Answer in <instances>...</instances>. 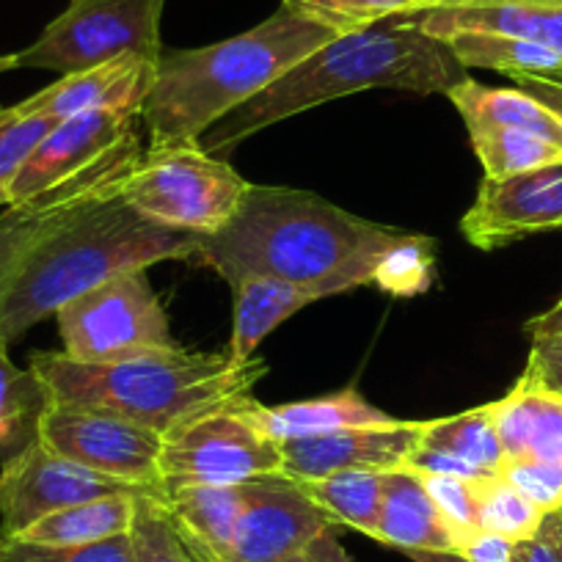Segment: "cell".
Returning a JSON list of instances; mask_svg holds the SVG:
<instances>
[{"instance_id":"1","label":"cell","mask_w":562,"mask_h":562,"mask_svg":"<svg viewBox=\"0 0 562 562\" xmlns=\"http://www.w3.org/2000/svg\"><path fill=\"white\" fill-rule=\"evenodd\" d=\"M191 262L235 284L273 276L321 299L375 284L411 299L430 288L436 246L428 235L372 224L295 188L251 186L235 218L202 235Z\"/></svg>"},{"instance_id":"2","label":"cell","mask_w":562,"mask_h":562,"mask_svg":"<svg viewBox=\"0 0 562 562\" xmlns=\"http://www.w3.org/2000/svg\"><path fill=\"white\" fill-rule=\"evenodd\" d=\"M467 78L469 69H463L452 47L422 31L416 14H405L364 31L334 36L328 45L270 83L262 94L226 113L199 138V144L224 160L259 130L339 97L372 89L447 94Z\"/></svg>"},{"instance_id":"3","label":"cell","mask_w":562,"mask_h":562,"mask_svg":"<svg viewBox=\"0 0 562 562\" xmlns=\"http://www.w3.org/2000/svg\"><path fill=\"white\" fill-rule=\"evenodd\" d=\"M334 36V31L279 9L232 40L193 50H164L140 108V122L149 133L147 149L199 140L226 113L262 94Z\"/></svg>"},{"instance_id":"4","label":"cell","mask_w":562,"mask_h":562,"mask_svg":"<svg viewBox=\"0 0 562 562\" xmlns=\"http://www.w3.org/2000/svg\"><path fill=\"white\" fill-rule=\"evenodd\" d=\"M202 235L149 221L122 191L100 199L47 237L0 299V348H9L67 301L130 270L191 259Z\"/></svg>"},{"instance_id":"5","label":"cell","mask_w":562,"mask_h":562,"mask_svg":"<svg viewBox=\"0 0 562 562\" xmlns=\"http://www.w3.org/2000/svg\"><path fill=\"white\" fill-rule=\"evenodd\" d=\"M29 370L40 381L45 403L108 411L166 439L186 422L246 397L268 364L262 359L235 364L226 353L171 348L113 364L36 353Z\"/></svg>"},{"instance_id":"6","label":"cell","mask_w":562,"mask_h":562,"mask_svg":"<svg viewBox=\"0 0 562 562\" xmlns=\"http://www.w3.org/2000/svg\"><path fill=\"white\" fill-rule=\"evenodd\" d=\"M251 182L243 180L226 160L193 144L144 149L122 182V199L149 221L171 229L215 235L224 229Z\"/></svg>"},{"instance_id":"7","label":"cell","mask_w":562,"mask_h":562,"mask_svg":"<svg viewBox=\"0 0 562 562\" xmlns=\"http://www.w3.org/2000/svg\"><path fill=\"white\" fill-rule=\"evenodd\" d=\"M61 353L86 364H113L180 348L147 270L113 276L56 312Z\"/></svg>"},{"instance_id":"8","label":"cell","mask_w":562,"mask_h":562,"mask_svg":"<svg viewBox=\"0 0 562 562\" xmlns=\"http://www.w3.org/2000/svg\"><path fill=\"white\" fill-rule=\"evenodd\" d=\"M166 0H72L34 45L18 53V69H50L69 75L138 53L153 61L160 47V18Z\"/></svg>"},{"instance_id":"9","label":"cell","mask_w":562,"mask_h":562,"mask_svg":"<svg viewBox=\"0 0 562 562\" xmlns=\"http://www.w3.org/2000/svg\"><path fill=\"white\" fill-rule=\"evenodd\" d=\"M243 397L186 422L164 439V494L182 485H246L284 477L281 447L246 416Z\"/></svg>"},{"instance_id":"10","label":"cell","mask_w":562,"mask_h":562,"mask_svg":"<svg viewBox=\"0 0 562 562\" xmlns=\"http://www.w3.org/2000/svg\"><path fill=\"white\" fill-rule=\"evenodd\" d=\"M36 439L58 456L140 491L164 494L160 452L164 436L116 414L80 405L45 403Z\"/></svg>"},{"instance_id":"11","label":"cell","mask_w":562,"mask_h":562,"mask_svg":"<svg viewBox=\"0 0 562 562\" xmlns=\"http://www.w3.org/2000/svg\"><path fill=\"white\" fill-rule=\"evenodd\" d=\"M140 153H144L140 135H133L108 158L75 175L72 180L18 207H7V213L0 215V299L9 293L31 254L47 237L56 235L83 207L122 191L124 177L140 158Z\"/></svg>"},{"instance_id":"12","label":"cell","mask_w":562,"mask_h":562,"mask_svg":"<svg viewBox=\"0 0 562 562\" xmlns=\"http://www.w3.org/2000/svg\"><path fill=\"white\" fill-rule=\"evenodd\" d=\"M113 494L144 491L91 472L53 452L40 439H31L23 450L3 458L0 467V535L14 538L50 513Z\"/></svg>"},{"instance_id":"13","label":"cell","mask_w":562,"mask_h":562,"mask_svg":"<svg viewBox=\"0 0 562 562\" xmlns=\"http://www.w3.org/2000/svg\"><path fill=\"white\" fill-rule=\"evenodd\" d=\"M334 527L337 521L290 477L246 483L226 562H288Z\"/></svg>"},{"instance_id":"14","label":"cell","mask_w":562,"mask_h":562,"mask_svg":"<svg viewBox=\"0 0 562 562\" xmlns=\"http://www.w3.org/2000/svg\"><path fill=\"white\" fill-rule=\"evenodd\" d=\"M138 119L140 111L102 108V111L75 113L53 124L14 177L9 188V207L31 202L100 164L113 149L122 147L124 140L138 135L135 130Z\"/></svg>"},{"instance_id":"15","label":"cell","mask_w":562,"mask_h":562,"mask_svg":"<svg viewBox=\"0 0 562 562\" xmlns=\"http://www.w3.org/2000/svg\"><path fill=\"white\" fill-rule=\"evenodd\" d=\"M562 229V160L477 188L461 232L474 248L494 251L540 232Z\"/></svg>"},{"instance_id":"16","label":"cell","mask_w":562,"mask_h":562,"mask_svg":"<svg viewBox=\"0 0 562 562\" xmlns=\"http://www.w3.org/2000/svg\"><path fill=\"white\" fill-rule=\"evenodd\" d=\"M422 428L425 422L392 419L386 425L284 441L279 445L284 477L301 483V480H321L328 474L348 472V469H372V472L405 469L411 452L419 445Z\"/></svg>"},{"instance_id":"17","label":"cell","mask_w":562,"mask_h":562,"mask_svg":"<svg viewBox=\"0 0 562 562\" xmlns=\"http://www.w3.org/2000/svg\"><path fill=\"white\" fill-rule=\"evenodd\" d=\"M505 450L494 422V403L463 411L456 416L428 419L419 445L405 469L416 474H450V477L483 480L502 474Z\"/></svg>"},{"instance_id":"18","label":"cell","mask_w":562,"mask_h":562,"mask_svg":"<svg viewBox=\"0 0 562 562\" xmlns=\"http://www.w3.org/2000/svg\"><path fill=\"white\" fill-rule=\"evenodd\" d=\"M155 64L158 61L138 53H122L97 67L61 75V80L36 91L20 105L31 113H45L56 122L83 111H102V108L140 111L153 86Z\"/></svg>"},{"instance_id":"19","label":"cell","mask_w":562,"mask_h":562,"mask_svg":"<svg viewBox=\"0 0 562 562\" xmlns=\"http://www.w3.org/2000/svg\"><path fill=\"white\" fill-rule=\"evenodd\" d=\"M416 23L445 42L456 34H494L562 56V0H463L416 14Z\"/></svg>"},{"instance_id":"20","label":"cell","mask_w":562,"mask_h":562,"mask_svg":"<svg viewBox=\"0 0 562 562\" xmlns=\"http://www.w3.org/2000/svg\"><path fill=\"white\" fill-rule=\"evenodd\" d=\"M378 543L405 551L416 562L434 557H461V543L436 502L430 499L425 480L408 469H394L383 474L381 521Z\"/></svg>"},{"instance_id":"21","label":"cell","mask_w":562,"mask_h":562,"mask_svg":"<svg viewBox=\"0 0 562 562\" xmlns=\"http://www.w3.org/2000/svg\"><path fill=\"white\" fill-rule=\"evenodd\" d=\"M243 411L248 419L262 430L268 439L276 445L295 439H312V436L337 434V430L348 428H370V425H386L394 416L386 411L375 408L367 403L353 386L342 389L337 394L315 400H301V403H284V405H262L246 394L240 400Z\"/></svg>"},{"instance_id":"22","label":"cell","mask_w":562,"mask_h":562,"mask_svg":"<svg viewBox=\"0 0 562 562\" xmlns=\"http://www.w3.org/2000/svg\"><path fill=\"white\" fill-rule=\"evenodd\" d=\"M505 461H535L562 469V397L518 378L494 403Z\"/></svg>"},{"instance_id":"23","label":"cell","mask_w":562,"mask_h":562,"mask_svg":"<svg viewBox=\"0 0 562 562\" xmlns=\"http://www.w3.org/2000/svg\"><path fill=\"white\" fill-rule=\"evenodd\" d=\"M196 562H226L246 485H182L164 494Z\"/></svg>"},{"instance_id":"24","label":"cell","mask_w":562,"mask_h":562,"mask_svg":"<svg viewBox=\"0 0 562 562\" xmlns=\"http://www.w3.org/2000/svg\"><path fill=\"white\" fill-rule=\"evenodd\" d=\"M232 290H235V317H232V339L226 356L235 364L257 359L254 353L273 328L317 301V295L310 290L273 279V276H243L232 284Z\"/></svg>"},{"instance_id":"25","label":"cell","mask_w":562,"mask_h":562,"mask_svg":"<svg viewBox=\"0 0 562 562\" xmlns=\"http://www.w3.org/2000/svg\"><path fill=\"white\" fill-rule=\"evenodd\" d=\"M452 105L461 113L467 130L472 127H510L540 135L562 147V124L521 89H491L467 78L447 91Z\"/></svg>"},{"instance_id":"26","label":"cell","mask_w":562,"mask_h":562,"mask_svg":"<svg viewBox=\"0 0 562 562\" xmlns=\"http://www.w3.org/2000/svg\"><path fill=\"white\" fill-rule=\"evenodd\" d=\"M135 496L138 494H113L64 507L34 521L14 538L40 546H89L119 538L130 532Z\"/></svg>"},{"instance_id":"27","label":"cell","mask_w":562,"mask_h":562,"mask_svg":"<svg viewBox=\"0 0 562 562\" xmlns=\"http://www.w3.org/2000/svg\"><path fill=\"white\" fill-rule=\"evenodd\" d=\"M383 474L386 472L348 469L321 480H301L299 485L321 510L337 521V527H350L375 540L378 521H381Z\"/></svg>"},{"instance_id":"28","label":"cell","mask_w":562,"mask_h":562,"mask_svg":"<svg viewBox=\"0 0 562 562\" xmlns=\"http://www.w3.org/2000/svg\"><path fill=\"white\" fill-rule=\"evenodd\" d=\"M463 69H491L507 78L518 75H535V78H551L562 72V56L543 45H532L524 40L494 34H456L447 40Z\"/></svg>"},{"instance_id":"29","label":"cell","mask_w":562,"mask_h":562,"mask_svg":"<svg viewBox=\"0 0 562 562\" xmlns=\"http://www.w3.org/2000/svg\"><path fill=\"white\" fill-rule=\"evenodd\" d=\"M472 149L483 164L485 177L502 180V177L524 175L540 166H551L562 160V147L540 135L524 133L510 127H472L469 130Z\"/></svg>"},{"instance_id":"30","label":"cell","mask_w":562,"mask_h":562,"mask_svg":"<svg viewBox=\"0 0 562 562\" xmlns=\"http://www.w3.org/2000/svg\"><path fill=\"white\" fill-rule=\"evenodd\" d=\"M45 408V392L31 370H20L0 348V456L9 458L36 439V419Z\"/></svg>"},{"instance_id":"31","label":"cell","mask_w":562,"mask_h":562,"mask_svg":"<svg viewBox=\"0 0 562 562\" xmlns=\"http://www.w3.org/2000/svg\"><path fill=\"white\" fill-rule=\"evenodd\" d=\"M441 3L445 0H281V9L342 36L392 18L428 12Z\"/></svg>"},{"instance_id":"32","label":"cell","mask_w":562,"mask_h":562,"mask_svg":"<svg viewBox=\"0 0 562 562\" xmlns=\"http://www.w3.org/2000/svg\"><path fill=\"white\" fill-rule=\"evenodd\" d=\"M127 538L133 546V562H196L171 518L164 494L144 491L135 496Z\"/></svg>"},{"instance_id":"33","label":"cell","mask_w":562,"mask_h":562,"mask_svg":"<svg viewBox=\"0 0 562 562\" xmlns=\"http://www.w3.org/2000/svg\"><path fill=\"white\" fill-rule=\"evenodd\" d=\"M546 513L513 488L502 474L480 480V532L502 535L513 543L535 538L543 527Z\"/></svg>"},{"instance_id":"34","label":"cell","mask_w":562,"mask_h":562,"mask_svg":"<svg viewBox=\"0 0 562 562\" xmlns=\"http://www.w3.org/2000/svg\"><path fill=\"white\" fill-rule=\"evenodd\" d=\"M53 124L56 119L25 111L20 102L0 108V207H9V188L14 177Z\"/></svg>"},{"instance_id":"35","label":"cell","mask_w":562,"mask_h":562,"mask_svg":"<svg viewBox=\"0 0 562 562\" xmlns=\"http://www.w3.org/2000/svg\"><path fill=\"white\" fill-rule=\"evenodd\" d=\"M0 562H133L127 535L89 546H40L0 535Z\"/></svg>"},{"instance_id":"36","label":"cell","mask_w":562,"mask_h":562,"mask_svg":"<svg viewBox=\"0 0 562 562\" xmlns=\"http://www.w3.org/2000/svg\"><path fill=\"white\" fill-rule=\"evenodd\" d=\"M419 477L425 480L430 499L436 502L463 549V543L480 532V480L450 477V474H419Z\"/></svg>"},{"instance_id":"37","label":"cell","mask_w":562,"mask_h":562,"mask_svg":"<svg viewBox=\"0 0 562 562\" xmlns=\"http://www.w3.org/2000/svg\"><path fill=\"white\" fill-rule=\"evenodd\" d=\"M502 477L549 516L562 507V469L535 461H505Z\"/></svg>"},{"instance_id":"38","label":"cell","mask_w":562,"mask_h":562,"mask_svg":"<svg viewBox=\"0 0 562 562\" xmlns=\"http://www.w3.org/2000/svg\"><path fill=\"white\" fill-rule=\"evenodd\" d=\"M521 378L562 397V334H532Z\"/></svg>"},{"instance_id":"39","label":"cell","mask_w":562,"mask_h":562,"mask_svg":"<svg viewBox=\"0 0 562 562\" xmlns=\"http://www.w3.org/2000/svg\"><path fill=\"white\" fill-rule=\"evenodd\" d=\"M516 546L518 543L502 538V535L477 532L472 540H467V543H463L461 557H463V562H513Z\"/></svg>"},{"instance_id":"40","label":"cell","mask_w":562,"mask_h":562,"mask_svg":"<svg viewBox=\"0 0 562 562\" xmlns=\"http://www.w3.org/2000/svg\"><path fill=\"white\" fill-rule=\"evenodd\" d=\"M516 83V89L527 91L529 97L540 102L557 122L562 124V83H554V80L535 78V75H518V78H510Z\"/></svg>"},{"instance_id":"41","label":"cell","mask_w":562,"mask_h":562,"mask_svg":"<svg viewBox=\"0 0 562 562\" xmlns=\"http://www.w3.org/2000/svg\"><path fill=\"white\" fill-rule=\"evenodd\" d=\"M513 562H557L554 546L546 538L543 527L535 538L524 540V543L516 546V554H513Z\"/></svg>"},{"instance_id":"42","label":"cell","mask_w":562,"mask_h":562,"mask_svg":"<svg viewBox=\"0 0 562 562\" xmlns=\"http://www.w3.org/2000/svg\"><path fill=\"white\" fill-rule=\"evenodd\" d=\"M527 331L529 337H532V334H562V299L557 301L549 312L532 317V321L527 323Z\"/></svg>"},{"instance_id":"43","label":"cell","mask_w":562,"mask_h":562,"mask_svg":"<svg viewBox=\"0 0 562 562\" xmlns=\"http://www.w3.org/2000/svg\"><path fill=\"white\" fill-rule=\"evenodd\" d=\"M543 532H546V538L551 540V546H554L557 562H562V516L560 513H549V516L543 518Z\"/></svg>"},{"instance_id":"44","label":"cell","mask_w":562,"mask_h":562,"mask_svg":"<svg viewBox=\"0 0 562 562\" xmlns=\"http://www.w3.org/2000/svg\"><path fill=\"white\" fill-rule=\"evenodd\" d=\"M18 69V53H9V56H0V75Z\"/></svg>"},{"instance_id":"45","label":"cell","mask_w":562,"mask_h":562,"mask_svg":"<svg viewBox=\"0 0 562 562\" xmlns=\"http://www.w3.org/2000/svg\"><path fill=\"white\" fill-rule=\"evenodd\" d=\"M288 562H315V560H312V557H310V554H306V551H301V554L290 557V560H288Z\"/></svg>"},{"instance_id":"46","label":"cell","mask_w":562,"mask_h":562,"mask_svg":"<svg viewBox=\"0 0 562 562\" xmlns=\"http://www.w3.org/2000/svg\"><path fill=\"white\" fill-rule=\"evenodd\" d=\"M546 80H554V83H562V72H557V75H551V78H546Z\"/></svg>"},{"instance_id":"47","label":"cell","mask_w":562,"mask_h":562,"mask_svg":"<svg viewBox=\"0 0 562 562\" xmlns=\"http://www.w3.org/2000/svg\"><path fill=\"white\" fill-rule=\"evenodd\" d=\"M445 3H463V0H445ZM445 3H441V7H445Z\"/></svg>"},{"instance_id":"48","label":"cell","mask_w":562,"mask_h":562,"mask_svg":"<svg viewBox=\"0 0 562 562\" xmlns=\"http://www.w3.org/2000/svg\"><path fill=\"white\" fill-rule=\"evenodd\" d=\"M557 513H560V516H562V507H560V510H557Z\"/></svg>"}]
</instances>
